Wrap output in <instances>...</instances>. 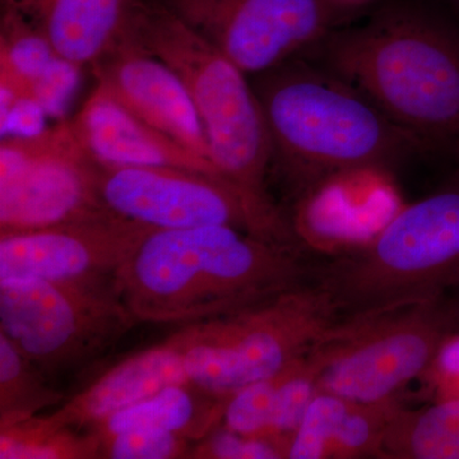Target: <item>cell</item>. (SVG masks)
I'll return each mask as SVG.
<instances>
[{"label": "cell", "mask_w": 459, "mask_h": 459, "mask_svg": "<svg viewBox=\"0 0 459 459\" xmlns=\"http://www.w3.org/2000/svg\"><path fill=\"white\" fill-rule=\"evenodd\" d=\"M303 250L231 226L153 230L115 276L138 322L193 323L310 282Z\"/></svg>", "instance_id": "1"}, {"label": "cell", "mask_w": 459, "mask_h": 459, "mask_svg": "<svg viewBox=\"0 0 459 459\" xmlns=\"http://www.w3.org/2000/svg\"><path fill=\"white\" fill-rule=\"evenodd\" d=\"M250 78L267 124L272 166L296 199L346 172L385 170L427 144L304 56Z\"/></svg>", "instance_id": "2"}, {"label": "cell", "mask_w": 459, "mask_h": 459, "mask_svg": "<svg viewBox=\"0 0 459 459\" xmlns=\"http://www.w3.org/2000/svg\"><path fill=\"white\" fill-rule=\"evenodd\" d=\"M370 99L425 144L459 132V30L422 5L398 3L336 27L304 56Z\"/></svg>", "instance_id": "3"}, {"label": "cell", "mask_w": 459, "mask_h": 459, "mask_svg": "<svg viewBox=\"0 0 459 459\" xmlns=\"http://www.w3.org/2000/svg\"><path fill=\"white\" fill-rule=\"evenodd\" d=\"M126 33L183 81L221 177L271 221H285L265 184L270 134L249 75L160 0H140Z\"/></svg>", "instance_id": "4"}, {"label": "cell", "mask_w": 459, "mask_h": 459, "mask_svg": "<svg viewBox=\"0 0 459 459\" xmlns=\"http://www.w3.org/2000/svg\"><path fill=\"white\" fill-rule=\"evenodd\" d=\"M459 274V189L401 208L376 234L314 267L337 323L360 322L446 295Z\"/></svg>", "instance_id": "5"}, {"label": "cell", "mask_w": 459, "mask_h": 459, "mask_svg": "<svg viewBox=\"0 0 459 459\" xmlns=\"http://www.w3.org/2000/svg\"><path fill=\"white\" fill-rule=\"evenodd\" d=\"M336 323L328 296L310 281L174 337L190 382L230 400L310 351Z\"/></svg>", "instance_id": "6"}, {"label": "cell", "mask_w": 459, "mask_h": 459, "mask_svg": "<svg viewBox=\"0 0 459 459\" xmlns=\"http://www.w3.org/2000/svg\"><path fill=\"white\" fill-rule=\"evenodd\" d=\"M459 332L451 296L410 305L352 323H336L309 351L316 394L361 403L395 400L416 377L433 369Z\"/></svg>", "instance_id": "7"}, {"label": "cell", "mask_w": 459, "mask_h": 459, "mask_svg": "<svg viewBox=\"0 0 459 459\" xmlns=\"http://www.w3.org/2000/svg\"><path fill=\"white\" fill-rule=\"evenodd\" d=\"M137 323L115 280L0 281V333L45 374L98 358Z\"/></svg>", "instance_id": "8"}, {"label": "cell", "mask_w": 459, "mask_h": 459, "mask_svg": "<svg viewBox=\"0 0 459 459\" xmlns=\"http://www.w3.org/2000/svg\"><path fill=\"white\" fill-rule=\"evenodd\" d=\"M99 162L72 123L0 147V235L32 231L110 213L100 197Z\"/></svg>", "instance_id": "9"}, {"label": "cell", "mask_w": 459, "mask_h": 459, "mask_svg": "<svg viewBox=\"0 0 459 459\" xmlns=\"http://www.w3.org/2000/svg\"><path fill=\"white\" fill-rule=\"evenodd\" d=\"M98 186L108 210L153 230L231 226L263 240L301 247L294 231L272 222L219 175L174 166L99 162Z\"/></svg>", "instance_id": "10"}, {"label": "cell", "mask_w": 459, "mask_h": 459, "mask_svg": "<svg viewBox=\"0 0 459 459\" xmlns=\"http://www.w3.org/2000/svg\"><path fill=\"white\" fill-rule=\"evenodd\" d=\"M249 77L304 56L338 27L341 0H160Z\"/></svg>", "instance_id": "11"}, {"label": "cell", "mask_w": 459, "mask_h": 459, "mask_svg": "<svg viewBox=\"0 0 459 459\" xmlns=\"http://www.w3.org/2000/svg\"><path fill=\"white\" fill-rule=\"evenodd\" d=\"M153 229L113 212L0 235V281L115 280Z\"/></svg>", "instance_id": "12"}, {"label": "cell", "mask_w": 459, "mask_h": 459, "mask_svg": "<svg viewBox=\"0 0 459 459\" xmlns=\"http://www.w3.org/2000/svg\"><path fill=\"white\" fill-rule=\"evenodd\" d=\"M91 69L98 84L132 113L210 160L204 124L183 81L132 36L126 33Z\"/></svg>", "instance_id": "13"}, {"label": "cell", "mask_w": 459, "mask_h": 459, "mask_svg": "<svg viewBox=\"0 0 459 459\" xmlns=\"http://www.w3.org/2000/svg\"><path fill=\"white\" fill-rule=\"evenodd\" d=\"M71 123L78 140L100 164L174 166L221 177L210 160L142 120L100 84Z\"/></svg>", "instance_id": "14"}, {"label": "cell", "mask_w": 459, "mask_h": 459, "mask_svg": "<svg viewBox=\"0 0 459 459\" xmlns=\"http://www.w3.org/2000/svg\"><path fill=\"white\" fill-rule=\"evenodd\" d=\"M401 406L397 398L361 403L318 392L287 440L285 458H380L386 429Z\"/></svg>", "instance_id": "15"}, {"label": "cell", "mask_w": 459, "mask_h": 459, "mask_svg": "<svg viewBox=\"0 0 459 459\" xmlns=\"http://www.w3.org/2000/svg\"><path fill=\"white\" fill-rule=\"evenodd\" d=\"M140 0H7L29 14L56 56L92 66L113 49L131 23Z\"/></svg>", "instance_id": "16"}, {"label": "cell", "mask_w": 459, "mask_h": 459, "mask_svg": "<svg viewBox=\"0 0 459 459\" xmlns=\"http://www.w3.org/2000/svg\"><path fill=\"white\" fill-rule=\"evenodd\" d=\"M189 382L180 344L165 343L115 365L83 392L62 404L53 418L66 428L98 425L102 420L146 400L166 386Z\"/></svg>", "instance_id": "17"}, {"label": "cell", "mask_w": 459, "mask_h": 459, "mask_svg": "<svg viewBox=\"0 0 459 459\" xmlns=\"http://www.w3.org/2000/svg\"><path fill=\"white\" fill-rule=\"evenodd\" d=\"M229 400L186 382L166 386L95 425L99 437L150 430L201 440L222 424Z\"/></svg>", "instance_id": "18"}, {"label": "cell", "mask_w": 459, "mask_h": 459, "mask_svg": "<svg viewBox=\"0 0 459 459\" xmlns=\"http://www.w3.org/2000/svg\"><path fill=\"white\" fill-rule=\"evenodd\" d=\"M379 459H459V400L416 410L401 406L386 429Z\"/></svg>", "instance_id": "19"}, {"label": "cell", "mask_w": 459, "mask_h": 459, "mask_svg": "<svg viewBox=\"0 0 459 459\" xmlns=\"http://www.w3.org/2000/svg\"><path fill=\"white\" fill-rule=\"evenodd\" d=\"M63 400L65 395L47 382V374L0 333V430L63 404Z\"/></svg>", "instance_id": "20"}, {"label": "cell", "mask_w": 459, "mask_h": 459, "mask_svg": "<svg viewBox=\"0 0 459 459\" xmlns=\"http://www.w3.org/2000/svg\"><path fill=\"white\" fill-rule=\"evenodd\" d=\"M53 416L32 418L0 430L2 459H66L99 457L95 434L77 437Z\"/></svg>", "instance_id": "21"}, {"label": "cell", "mask_w": 459, "mask_h": 459, "mask_svg": "<svg viewBox=\"0 0 459 459\" xmlns=\"http://www.w3.org/2000/svg\"><path fill=\"white\" fill-rule=\"evenodd\" d=\"M280 373L231 395L223 413L222 427L243 437L272 442V427L279 406Z\"/></svg>", "instance_id": "22"}, {"label": "cell", "mask_w": 459, "mask_h": 459, "mask_svg": "<svg viewBox=\"0 0 459 459\" xmlns=\"http://www.w3.org/2000/svg\"><path fill=\"white\" fill-rule=\"evenodd\" d=\"M98 453L115 459H168L178 458L188 453L192 440L162 431H126L107 437H99Z\"/></svg>", "instance_id": "23"}, {"label": "cell", "mask_w": 459, "mask_h": 459, "mask_svg": "<svg viewBox=\"0 0 459 459\" xmlns=\"http://www.w3.org/2000/svg\"><path fill=\"white\" fill-rule=\"evenodd\" d=\"M193 457L221 459H277L283 458L276 443L267 439L243 437L220 425L201 439L192 452Z\"/></svg>", "instance_id": "24"}, {"label": "cell", "mask_w": 459, "mask_h": 459, "mask_svg": "<svg viewBox=\"0 0 459 459\" xmlns=\"http://www.w3.org/2000/svg\"><path fill=\"white\" fill-rule=\"evenodd\" d=\"M81 66L56 56L33 84V100L45 114L56 117L65 110L78 84Z\"/></svg>", "instance_id": "25"}, {"label": "cell", "mask_w": 459, "mask_h": 459, "mask_svg": "<svg viewBox=\"0 0 459 459\" xmlns=\"http://www.w3.org/2000/svg\"><path fill=\"white\" fill-rule=\"evenodd\" d=\"M448 295L451 296L452 300L457 305L459 310V274L455 282H453L451 289L448 290Z\"/></svg>", "instance_id": "26"}, {"label": "cell", "mask_w": 459, "mask_h": 459, "mask_svg": "<svg viewBox=\"0 0 459 459\" xmlns=\"http://www.w3.org/2000/svg\"><path fill=\"white\" fill-rule=\"evenodd\" d=\"M446 2L452 3L453 5L459 7V0H446Z\"/></svg>", "instance_id": "27"}, {"label": "cell", "mask_w": 459, "mask_h": 459, "mask_svg": "<svg viewBox=\"0 0 459 459\" xmlns=\"http://www.w3.org/2000/svg\"><path fill=\"white\" fill-rule=\"evenodd\" d=\"M455 144H457V151H458V156H459V132L457 133V137H455Z\"/></svg>", "instance_id": "28"}, {"label": "cell", "mask_w": 459, "mask_h": 459, "mask_svg": "<svg viewBox=\"0 0 459 459\" xmlns=\"http://www.w3.org/2000/svg\"><path fill=\"white\" fill-rule=\"evenodd\" d=\"M341 2H342V3H355V2H359V0H341Z\"/></svg>", "instance_id": "29"}]
</instances>
